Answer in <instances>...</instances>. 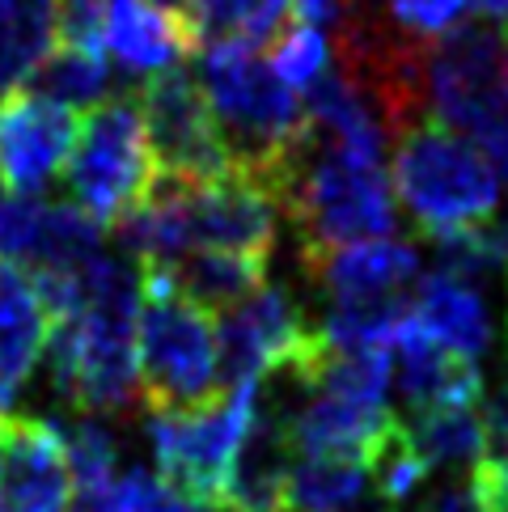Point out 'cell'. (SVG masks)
<instances>
[{
    "mask_svg": "<svg viewBox=\"0 0 508 512\" xmlns=\"http://www.w3.org/2000/svg\"><path fill=\"white\" fill-rule=\"evenodd\" d=\"M475 5L479 0H386V13L398 30V39H403V47L424 51L458 30Z\"/></svg>",
    "mask_w": 508,
    "mask_h": 512,
    "instance_id": "cell-29",
    "label": "cell"
},
{
    "mask_svg": "<svg viewBox=\"0 0 508 512\" xmlns=\"http://www.w3.org/2000/svg\"><path fill=\"white\" fill-rule=\"evenodd\" d=\"M34 89L56 98L68 111H94L98 102L111 98V60L94 56V51L56 47L34 72Z\"/></svg>",
    "mask_w": 508,
    "mask_h": 512,
    "instance_id": "cell-24",
    "label": "cell"
},
{
    "mask_svg": "<svg viewBox=\"0 0 508 512\" xmlns=\"http://www.w3.org/2000/svg\"><path fill=\"white\" fill-rule=\"evenodd\" d=\"M94 512H216L212 504L187 496L183 487H174L170 479H161L157 470H119V479L94 500H77Z\"/></svg>",
    "mask_w": 508,
    "mask_h": 512,
    "instance_id": "cell-26",
    "label": "cell"
},
{
    "mask_svg": "<svg viewBox=\"0 0 508 512\" xmlns=\"http://www.w3.org/2000/svg\"><path fill=\"white\" fill-rule=\"evenodd\" d=\"M77 504L60 419L5 415L0 512H68Z\"/></svg>",
    "mask_w": 508,
    "mask_h": 512,
    "instance_id": "cell-14",
    "label": "cell"
},
{
    "mask_svg": "<svg viewBox=\"0 0 508 512\" xmlns=\"http://www.w3.org/2000/svg\"><path fill=\"white\" fill-rule=\"evenodd\" d=\"M195 47L183 17L157 9L153 0H106L102 56L127 77H161Z\"/></svg>",
    "mask_w": 508,
    "mask_h": 512,
    "instance_id": "cell-17",
    "label": "cell"
},
{
    "mask_svg": "<svg viewBox=\"0 0 508 512\" xmlns=\"http://www.w3.org/2000/svg\"><path fill=\"white\" fill-rule=\"evenodd\" d=\"M390 182L398 208L437 246L496 221L504 187L475 144L428 115L398 132Z\"/></svg>",
    "mask_w": 508,
    "mask_h": 512,
    "instance_id": "cell-3",
    "label": "cell"
},
{
    "mask_svg": "<svg viewBox=\"0 0 508 512\" xmlns=\"http://www.w3.org/2000/svg\"><path fill=\"white\" fill-rule=\"evenodd\" d=\"M56 51V0H0V98L17 94Z\"/></svg>",
    "mask_w": 508,
    "mask_h": 512,
    "instance_id": "cell-23",
    "label": "cell"
},
{
    "mask_svg": "<svg viewBox=\"0 0 508 512\" xmlns=\"http://www.w3.org/2000/svg\"><path fill=\"white\" fill-rule=\"evenodd\" d=\"M157 9H166V13H174V17H187V5L191 0H153Z\"/></svg>",
    "mask_w": 508,
    "mask_h": 512,
    "instance_id": "cell-32",
    "label": "cell"
},
{
    "mask_svg": "<svg viewBox=\"0 0 508 512\" xmlns=\"http://www.w3.org/2000/svg\"><path fill=\"white\" fill-rule=\"evenodd\" d=\"M140 115L144 132H149V149L157 161V174L204 182L229 170L221 132L208 111V98L199 81L183 68H170L161 77H149L140 89Z\"/></svg>",
    "mask_w": 508,
    "mask_h": 512,
    "instance_id": "cell-9",
    "label": "cell"
},
{
    "mask_svg": "<svg viewBox=\"0 0 508 512\" xmlns=\"http://www.w3.org/2000/svg\"><path fill=\"white\" fill-rule=\"evenodd\" d=\"M216 343H221V381L246 386L297 369L314 347V331L293 292L263 284L246 301L216 314Z\"/></svg>",
    "mask_w": 508,
    "mask_h": 512,
    "instance_id": "cell-8",
    "label": "cell"
},
{
    "mask_svg": "<svg viewBox=\"0 0 508 512\" xmlns=\"http://www.w3.org/2000/svg\"><path fill=\"white\" fill-rule=\"evenodd\" d=\"M310 280L326 292L331 309H390L407 301V288L420 280V254L398 237H369L301 259Z\"/></svg>",
    "mask_w": 508,
    "mask_h": 512,
    "instance_id": "cell-13",
    "label": "cell"
},
{
    "mask_svg": "<svg viewBox=\"0 0 508 512\" xmlns=\"http://www.w3.org/2000/svg\"><path fill=\"white\" fill-rule=\"evenodd\" d=\"M373 491V462L365 457L293 453L280 512H360Z\"/></svg>",
    "mask_w": 508,
    "mask_h": 512,
    "instance_id": "cell-20",
    "label": "cell"
},
{
    "mask_svg": "<svg viewBox=\"0 0 508 512\" xmlns=\"http://www.w3.org/2000/svg\"><path fill=\"white\" fill-rule=\"evenodd\" d=\"M195 250H229L250 259H271L280 221V191L263 174L229 166L225 174L187 182Z\"/></svg>",
    "mask_w": 508,
    "mask_h": 512,
    "instance_id": "cell-10",
    "label": "cell"
},
{
    "mask_svg": "<svg viewBox=\"0 0 508 512\" xmlns=\"http://www.w3.org/2000/svg\"><path fill=\"white\" fill-rule=\"evenodd\" d=\"M504 280H508V271H504Z\"/></svg>",
    "mask_w": 508,
    "mask_h": 512,
    "instance_id": "cell-35",
    "label": "cell"
},
{
    "mask_svg": "<svg viewBox=\"0 0 508 512\" xmlns=\"http://www.w3.org/2000/svg\"><path fill=\"white\" fill-rule=\"evenodd\" d=\"M276 191L280 212H288L301 237V259L348 242L390 237L398 225V199L386 157L318 140L310 136V127H305L301 149L276 174Z\"/></svg>",
    "mask_w": 508,
    "mask_h": 512,
    "instance_id": "cell-1",
    "label": "cell"
},
{
    "mask_svg": "<svg viewBox=\"0 0 508 512\" xmlns=\"http://www.w3.org/2000/svg\"><path fill=\"white\" fill-rule=\"evenodd\" d=\"M102 254V225L77 204L0 187V263L26 271H77Z\"/></svg>",
    "mask_w": 508,
    "mask_h": 512,
    "instance_id": "cell-11",
    "label": "cell"
},
{
    "mask_svg": "<svg viewBox=\"0 0 508 512\" xmlns=\"http://www.w3.org/2000/svg\"><path fill=\"white\" fill-rule=\"evenodd\" d=\"M56 314L26 267L0 263V415H13L43 369Z\"/></svg>",
    "mask_w": 508,
    "mask_h": 512,
    "instance_id": "cell-15",
    "label": "cell"
},
{
    "mask_svg": "<svg viewBox=\"0 0 508 512\" xmlns=\"http://www.w3.org/2000/svg\"><path fill=\"white\" fill-rule=\"evenodd\" d=\"M424 115L453 127L508 182V30L458 26L420 56Z\"/></svg>",
    "mask_w": 508,
    "mask_h": 512,
    "instance_id": "cell-4",
    "label": "cell"
},
{
    "mask_svg": "<svg viewBox=\"0 0 508 512\" xmlns=\"http://www.w3.org/2000/svg\"><path fill=\"white\" fill-rule=\"evenodd\" d=\"M106 0H56V43L102 56Z\"/></svg>",
    "mask_w": 508,
    "mask_h": 512,
    "instance_id": "cell-30",
    "label": "cell"
},
{
    "mask_svg": "<svg viewBox=\"0 0 508 512\" xmlns=\"http://www.w3.org/2000/svg\"><path fill=\"white\" fill-rule=\"evenodd\" d=\"M68 512H94V508H85V504H72Z\"/></svg>",
    "mask_w": 508,
    "mask_h": 512,
    "instance_id": "cell-34",
    "label": "cell"
},
{
    "mask_svg": "<svg viewBox=\"0 0 508 512\" xmlns=\"http://www.w3.org/2000/svg\"><path fill=\"white\" fill-rule=\"evenodd\" d=\"M187 30L204 47H267L293 22V0H191Z\"/></svg>",
    "mask_w": 508,
    "mask_h": 512,
    "instance_id": "cell-21",
    "label": "cell"
},
{
    "mask_svg": "<svg viewBox=\"0 0 508 512\" xmlns=\"http://www.w3.org/2000/svg\"><path fill=\"white\" fill-rule=\"evenodd\" d=\"M77 144V111L39 89L0 98V187L17 195H43L68 166Z\"/></svg>",
    "mask_w": 508,
    "mask_h": 512,
    "instance_id": "cell-12",
    "label": "cell"
},
{
    "mask_svg": "<svg viewBox=\"0 0 508 512\" xmlns=\"http://www.w3.org/2000/svg\"><path fill=\"white\" fill-rule=\"evenodd\" d=\"M64 453L72 470L77 500H94L119 479V436L102 415H77L72 424H60Z\"/></svg>",
    "mask_w": 508,
    "mask_h": 512,
    "instance_id": "cell-25",
    "label": "cell"
},
{
    "mask_svg": "<svg viewBox=\"0 0 508 512\" xmlns=\"http://www.w3.org/2000/svg\"><path fill=\"white\" fill-rule=\"evenodd\" d=\"M136 369H140V398L153 411L195 407V402H208L225 390L216 314L183 297L161 271H144Z\"/></svg>",
    "mask_w": 508,
    "mask_h": 512,
    "instance_id": "cell-5",
    "label": "cell"
},
{
    "mask_svg": "<svg viewBox=\"0 0 508 512\" xmlns=\"http://www.w3.org/2000/svg\"><path fill=\"white\" fill-rule=\"evenodd\" d=\"M267 64L280 72L284 85H293L305 98L310 89L335 68V43L322 26H305V22H288L276 39L267 43Z\"/></svg>",
    "mask_w": 508,
    "mask_h": 512,
    "instance_id": "cell-27",
    "label": "cell"
},
{
    "mask_svg": "<svg viewBox=\"0 0 508 512\" xmlns=\"http://www.w3.org/2000/svg\"><path fill=\"white\" fill-rule=\"evenodd\" d=\"M470 483H475L487 512H508V432L492 445V453L470 470Z\"/></svg>",
    "mask_w": 508,
    "mask_h": 512,
    "instance_id": "cell-31",
    "label": "cell"
},
{
    "mask_svg": "<svg viewBox=\"0 0 508 512\" xmlns=\"http://www.w3.org/2000/svg\"><path fill=\"white\" fill-rule=\"evenodd\" d=\"M441 271L449 276H462L470 284H483L492 276L508 271V225L487 221L470 233H458L441 242Z\"/></svg>",
    "mask_w": 508,
    "mask_h": 512,
    "instance_id": "cell-28",
    "label": "cell"
},
{
    "mask_svg": "<svg viewBox=\"0 0 508 512\" xmlns=\"http://www.w3.org/2000/svg\"><path fill=\"white\" fill-rule=\"evenodd\" d=\"M68 204L94 225H119L157 182V161L136 98H106L77 123V144L64 166Z\"/></svg>",
    "mask_w": 508,
    "mask_h": 512,
    "instance_id": "cell-7",
    "label": "cell"
},
{
    "mask_svg": "<svg viewBox=\"0 0 508 512\" xmlns=\"http://www.w3.org/2000/svg\"><path fill=\"white\" fill-rule=\"evenodd\" d=\"M407 318L415 331L428 335L445 352L479 364L492 347V314L479 284H470L449 271H432V276L415 280V297L407 301Z\"/></svg>",
    "mask_w": 508,
    "mask_h": 512,
    "instance_id": "cell-18",
    "label": "cell"
},
{
    "mask_svg": "<svg viewBox=\"0 0 508 512\" xmlns=\"http://www.w3.org/2000/svg\"><path fill=\"white\" fill-rule=\"evenodd\" d=\"M195 81L221 132L229 166L276 182L305 140V98L254 47H204Z\"/></svg>",
    "mask_w": 508,
    "mask_h": 512,
    "instance_id": "cell-2",
    "label": "cell"
},
{
    "mask_svg": "<svg viewBox=\"0 0 508 512\" xmlns=\"http://www.w3.org/2000/svg\"><path fill=\"white\" fill-rule=\"evenodd\" d=\"M183 297L204 305L208 314L246 301L254 288L267 284V259H250V254H229V250H191L183 263L161 271Z\"/></svg>",
    "mask_w": 508,
    "mask_h": 512,
    "instance_id": "cell-22",
    "label": "cell"
},
{
    "mask_svg": "<svg viewBox=\"0 0 508 512\" xmlns=\"http://www.w3.org/2000/svg\"><path fill=\"white\" fill-rule=\"evenodd\" d=\"M411 449L420 453V462L428 466V474H470L487 449H492V436H487V415H483V398L475 402H453V407H432V411H415L411 428L403 424Z\"/></svg>",
    "mask_w": 508,
    "mask_h": 512,
    "instance_id": "cell-19",
    "label": "cell"
},
{
    "mask_svg": "<svg viewBox=\"0 0 508 512\" xmlns=\"http://www.w3.org/2000/svg\"><path fill=\"white\" fill-rule=\"evenodd\" d=\"M390 386L403 394L411 415L483 398L479 364L453 356L445 347L432 343L428 335H420L415 322L407 318V309H403V322H398V331L390 339Z\"/></svg>",
    "mask_w": 508,
    "mask_h": 512,
    "instance_id": "cell-16",
    "label": "cell"
},
{
    "mask_svg": "<svg viewBox=\"0 0 508 512\" xmlns=\"http://www.w3.org/2000/svg\"><path fill=\"white\" fill-rule=\"evenodd\" d=\"M259 415V381L225 386L216 398L195 407H166L149 415V449L157 474L183 487L187 496L225 508L229 474Z\"/></svg>",
    "mask_w": 508,
    "mask_h": 512,
    "instance_id": "cell-6",
    "label": "cell"
},
{
    "mask_svg": "<svg viewBox=\"0 0 508 512\" xmlns=\"http://www.w3.org/2000/svg\"><path fill=\"white\" fill-rule=\"evenodd\" d=\"M0 466H5V415H0Z\"/></svg>",
    "mask_w": 508,
    "mask_h": 512,
    "instance_id": "cell-33",
    "label": "cell"
}]
</instances>
